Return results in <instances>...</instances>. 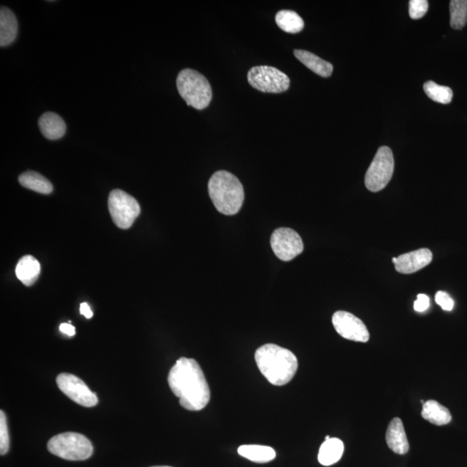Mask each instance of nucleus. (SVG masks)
Wrapping results in <instances>:
<instances>
[{"instance_id": "1", "label": "nucleus", "mask_w": 467, "mask_h": 467, "mask_svg": "<svg viewBox=\"0 0 467 467\" xmlns=\"http://www.w3.org/2000/svg\"><path fill=\"white\" fill-rule=\"evenodd\" d=\"M173 394L179 398L180 405L190 411H199L211 400V390L202 369L195 360L181 357L168 376Z\"/></svg>"}, {"instance_id": "2", "label": "nucleus", "mask_w": 467, "mask_h": 467, "mask_svg": "<svg viewBox=\"0 0 467 467\" xmlns=\"http://www.w3.org/2000/svg\"><path fill=\"white\" fill-rule=\"evenodd\" d=\"M260 372L271 384L283 386L291 382L298 369V360L289 350L273 344L261 346L256 352Z\"/></svg>"}, {"instance_id": "3", "label": "nucleus", "mask_w": 467, "mask_h": 467, "mask_svg": "<svg viewBox=\"0 0 467 467\" xmlns=\"http://www.w3.org/2000/svg\"><path fill=\"white\" fill-rule=\"evenodd\" d=\"M208 190L212 203L221 214L236 215L244 202V189L232 173L219 171L209 181Z\"/></svg>"}, {"instance_id": "4", "label": "nucleus", "mask_w": 467, "mask_h": 467, "mask_svg": "<svg viewBox=\"0 0 467 467\" xmlns=\"http://www.w3.org/2000/svg\"><path fill=\"white\" fill-rule=\"evenodd\" d=\"M177 88L188 106L203 110L212 100L211 84L204 75L191 68L181 70L177 78Z\"/></svg>"}, {"instance_id": "5", "label": "nucleus", "mask_w": 467, "mask_h": 467, "mask_svg": "<svg viewBox=\"0 0 467 467\" xmlns=\"http://www.w3.org/2000/svg\"><path fill=\"white\" fill-rule=\"evenodd\" d=\"M47 448L56 456L73 461L88 460L94 452L92 443L87 437L71 432L51 438Z\"/></svg>"}, {"instance_id": "6", "label": "nucleus", "mask_w": 467, "mask_h": 467, "mask_svg": "<svg viewBox=\"0 0 467 467\" xmlns=\"http://www.w3.org/2000/svg\"><path fill=\"white\" fill-rule=\"evenodd\" d=\"M394 169V159L392 149L388 147L378 149L365 174L366 188L372 192L384 190L392 179Z\"/></svg>"}, {"instance_id": "7", "label": "nucleus", "mask_w": 467, "mask_h": 467, "mask_svg": "<svg viewBox=\"0 0 467 467\" xmlns=\"http://www.w3.org/2000/svg\"><path fill=\"white\" fill-rule=\"evenodd\" d=\"M248 80L256 90L271 94H280L288 90L290 79L278 68L271 66H256L249 70Z\"/></svg>"}, {"instance_id": "8", "label": "nucleus", "mask_w": 467, "mask_h": 467, "mask_svg": "<svg viewBox=\"0 0 467 467\" xmlns=\"http://www.w3.org/2000/svg\"><path fill=\"white\" fill-rule=\"evenodd\" d=\"M108 208L117 227L130 229L140 214V207L135 197L122 190H114L108 197Z\"/></svg>"}, {"instance_id": "9", "label": "nucleus", "mask_w": 467, "mask_h": 467, "mask_svg": "<svg viewBox=\"0 0 467 467\" xmlns=\"http://www.w3.org/2000/svg\"><path fill=\"white\" fill-rule=\"evenodd\" d=\"M275 255L281 261H289L304 251V243L299 234L289 228H280L273 231L271 240Z\"/></svg>"}, {"instance_id": "10", "label": "nucleus", "mask_w": 467, "mask_h": 467, "mask_svg": "<svg viewBox=\"0 0 467 467\" xmlns=\"http://www.w3.org/2000/svg\"><path fill=\"white\" fill-rule=\"evenodd\" d=\"M56 384L65 396L80 406L91 408L98 404L96 394L88 389L85 382L72 374H60L56 378Z\"/></svg>"}, {"instance_id": "11", "label": "nucleus", "mask_w": 467, "mask_h": 467, "mask_svg": "<svg viewBox=\"0 0 467 467\" xmlns=\"http://www.w3.org/2000/svg\"><path fill=\"white\" fill-rule=\"evenodd\" d=\"M332 324L336 332L345 340L366 343L369 333L364 322L352 313L338 311L333 314Z\"/></svg>"}, {"instance_id": "12", "label": "nucleus", "mask_w": 467, "mask_h": 467, "mask_svg": "<svg viewBox=\"0 0 467 467\" xmlns=\"http://www.w3.org/2000/svg\"><path fill=\"white\" fill-rule=\"evenodd\" d=\"M432 259L433 253L429 248H420L394 257L392 261L397 272L409 275L425 268L430 264Z\"/></svg>"}, {"instance_id": "13", "label": "nucleus", "mask_w": 467, "mask_h": 467, "mask_svg": "<svg viewBox=\"0 0 467 467\" xmlns=\"http://www.w3.org/2000/svg\"><path fill=\"white\" fill-rule=\"evenodd\" d=\"M386 442L394 453L404 455L409 452V444L400 418H394L386 432Z\"/></svg>"}, {"instance_id": "14", "label": "nucleus", "mask_w": 467, "mask_h": 467, "mask_svg": "<svg viewBox=\"0 0 467 467\" xmlns=\"http://www.w3.org/2000/svg\"><path fill=\"white\" fill-rule=\"evenodd\" d=\"M39 128L43 135L48 140L61 139L66 132V124L61 116L55 112H47L40 117Z\"/></svg>"}, {"instance_id": "15", "label": "nucleus", "mask_w": 467, "mask_h": 467, "mask_svg": "<svg viewBox=\"0 0 467 467\" xmlns=\"http://www.w3.org/2000/svg\"><path fill=\"white\" fill-rule=\"evenodd\" d=\"M18 34V21L13 11L1 6L0 11V46L6 47L14 42Z\"/></svg>"}, {"instance_id": "16", "label": "nucleus", "mask_w": 467, "mask_h": 467, "mask_svg": "<svg viewBox=\"0 0 467 467\" xmlns=\"http://www.w3.org/2000/svg\"><path fill=\"white\" fill-rule=\"evenodd\" d=\"M293 54L300 62L314 73L325 78L332 75L333 66L331 63L325 61L324 59L308 51L295 50L293 51Z\"/></svg>"}, {"instance_id": "17", "label": "nucleus", "mask_w": 467, "mask_h": 467, "mask_svg": "<svg viewBox=\"0 0 467 467\" xmlns=\"http://www.w3.org/2000/svg\"><path fill=\"white\" fill-rule=\"evenodd\" d=\"M41 271L39 261L31 256H23L16 266V276L23 285L31 287L38 279Z\"/></svg>"}, {"instance_id": "18", "label": "nucleus", "mask_w": 467, "mask_h": 467, "mask_svg": "<svg viewBox=\"0 0 467 467\" xmlns=\"http://www.w3.org/2000/svg\"><path fill=\"white\" fill-rule=\"evenodd\" d=\"M421 416L430 424L436 426L446 425L452 421L449 410L434 400L424 402Z\"/></svg>"}, {"instance_id": "19", "label": "nucleus", "mask_w": 467, "mask_h": 467, "mask_svg": "<svg viewBox=\"0 0 467 467\" xmlns=\"http://www.w3.org/2000/svg\"><path fill=\"white\" fill-rule=\"evenodd\" d=\"M344 450L343 441L337 438H331L321 445L318 458L321 465L332 466L340 460Z\"/></svg>"}, {"instance_id": "20", "label": "nucleus", "mask_w": 467, "mask_h": 467, "mask_svg": "<svg viewBox=\"0 0 467 467\" xmlns=\"http://www.w3.org/2000/svg\"><path fill=\"white\" fill-rule=\"evenodd\" d=\"M19 181L22 187L41 194H51L53 191V187L50 181L36 172H23L19 176Z\"/></svg>"}, {"instance_id": "21", "label": "nucleus", "mask_w": 467, "mask_h": 467, "mask_svg": "<svg viewBox=\"0 0 467 467\" xmlns=\"http://www.w3.org/2000/svg\"><path fill=\"white\" fill-rule=\"evenodd\" d=\"M241 456L256 463H268L275 460L276 453L275 449L267 446L243 445L238 448Z\"/></svg>"}, {"instance_id": "22", "label": "nucleus", "mask_w": 467, "mask_h": 467, "mask_svg": "<svg viewBox=\"0 0 467 467\" xmlns=\"http://www.w3.org/2000/svg\"><path fill=\"white\" fill-rule=\"evenodd\" d=\"M276 22L280 29L291 34L299 33L305 27L304 20L295 11L291 10L278 11Z\"/></svg>"}, {"instance_id": "23", "label": "nucleus", "mask_w": 467, "mask_h": 467, "mask_svg": "<svg viewBox=\"0 0 467 467\" xmlns=\"http://www.w3.org/2000/svg\"><path fill=\"white\" fill-rule=\"evenodd\" d=\"M450 25L454 30H461L467 23V0L450 1Z\"/></svg>"}, {"instance_id": "24", "label": "nucleus", "mask_w": 467, "mask_h": 467, "mask_svg": "<svg viewBox=\"0 0 467 467\" xmlns=\"http://www.w3.org/2000/svg\"><path fill=\"white\" fill-rule=\"evenodd\" d=\"M426 95L434 102L441 104H449L452 102L453 90L449 87L441 86L439 84L429 80L424 83Z\"/></svg>"}, {"instance_id": "25", "label": "nucleus", "mask_w": 467, "mask_h": 467, "mask_svg": "<svg viewBox=\"0 0 467 467\" xmlns=\"http://www.w3.org/2000/svg\"><path fill=\"white\" fill-rule=\"evenodd\" d=\"M10 438L8 432L6 416L4 411L0 412V453L5 455L9 451Z\"/></svg>"}, {"instance_id": "26", "label": "nucleus", "mask_w": 467, "mask_h": 467, "mask_svg": "<svg viewBox=\"0 0 467 467\" xmlns=\"http://www.w3.org/2000/svg\"><path fill=\"white\" fill-rule=\"evenodd\" d=\"M429 2L426 0H410L409 16L412 19L424 17L429 11Z\"/></svg>"}, {"instance_id": "27", "label": "nucleus", "mask_w": 467, "mask_h": 467, "mask_svg": "<svg viewBox=\"0 0 467 467\" xmlns=\"http://www.w3.org/2000/svg\"><path fill=\"white\" fill-rule=\"evenodd\" d=\"M436 303L445 311H452L454 307V301L448 293L439 291L436 295Z\"/></svg>"}, {"instance_id": "28", "label": "nucleus", "mask_w": 467, "mask_h": 467, "mask_svg": "<svg viewBox=\"0 0 467 467\" xmlns=\"http://www.w3.org/2000/svg\"><path fill=\"white\" fill-rule=\"evenodd\" d=\"M430 305L429 297L426 295H418L417 300L414 301V309L418 313H424Z\"/></svg>"}, {"instance_id": "29", "label": "nucleus", "mask_w": 467, "mask_h": 467, "mask_svg": "<svg viewBox=\"0 0 467 467\" xmlns=\"http://www.w3.org/2000/svg\"><path fill=\"white\" fill-rule=\"evenodd\" d=\"M60 331L70 337L75 336V328L70 323H63L60 325Z\"/></svg>"}, {"instance_id": "30", "label": "nucleus", "mask_w": 467, "mask_h": 467, "mask_svg": "<svg viewBox=\"0 0 467 467\" xmlns=\"http://www.w3.org/2000/svg\"><path fill=\"white\" fill-rule=\"evenodd\" d=\"M80 313L83 315L84 317L87 318V319H91L93 317V312L91 311V308L90 305H88L86 302H84V303L80 304Z\"/></svg>"}, {"instance_id": "31", "label": "nucleus", "mask_w": 467, "mask_h": 467, "mask_svg": "<svg viewBox=\"0 0 467 467\" xmlns=\"http://www.w3.org/2000/svg\"><path fill=\"white\" fill-rule=\"evenodd\" d=\"M330 439H331V437L327 436L325 437V441H328V440H330Z\"/></svg>"}, {"instance_id": "32", "label": "nucleus", "mask_w": 467, "mask_h": 467, "mask_svg": "<svg viewBox=\"0 0 467 467\" xmlns=\"http://www.w3.org/2000/svg\"><path fill=\"white\" fill-rule=\"evenodd\" d=\"M152 467H172V466H152Z\"/></svg>"}]
</instances>
